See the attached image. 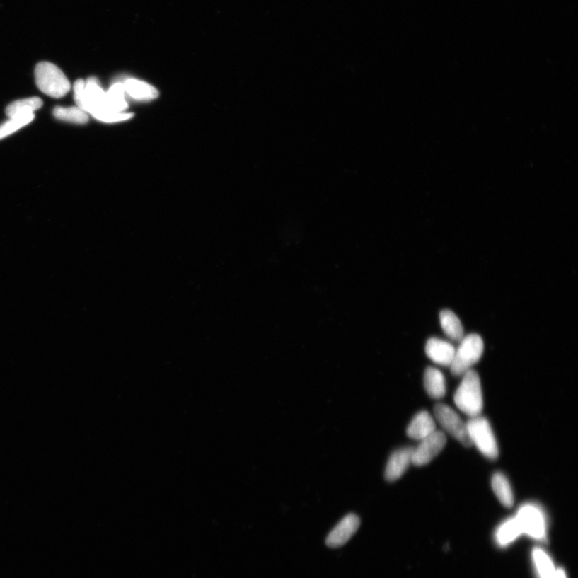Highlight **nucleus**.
Wrapping results in <instances>:
<instances>
[{"label": "nucleus", "instance_id": "1", "mask_svg": "<svg viewBox=\"0 0 578 578\" xmlns=\"http://www.w3.org/2000/svg\"><path fill=\"white\" fill-rule=\"evenodd\" d=\"M463 378L456 391L454 401L458 409L470 418L481 414L484 402L479 375L473 369L463 375Z\"/></svg>", "mask_w": 578, "mask_h": 578}, {"label": "nucleus", "instance_id": "2", "mask_svg": "<svg viewBox=\"0 0 578 578\" xmlns=\"http://www.w3.org/2000/svg\"><path fill=\"white\" fill-rule=\"evenodd\" d=\"M35 79L40 91L51 98L64 97L71 88L67 76L50 62H40L35 69Z\"/></svg>", "mask_w": 578, "mask_h": 578}, {"label": "nucleus", "instance_id": "3", "mask_svg": "<svg viewBox=\"0 0 578 578\" xmlns=\"http://www.w3.org/2000/svg\"><path fill=\"white\" fill-rule=\"evenodd\" d=\"M484 341L476 333L463 337L460 347L456 349L454 359L450 366L451 373L455 376H463L480 361L484 353Z\"/></svg>", "mask_w": 578, "mask_h": 578}, {"label": "nucleus", "instance_id": "4", "mask_svg": "<svg viewBox=\"0 0 578 578\" xmlns=\"http://www.w3.org/2000/svg\"><path fill=\"white\" fill-rule=\"evenodd\" d=\"M468 433L472 444L485 457L497 460L499 449L490 422L480 415L473 417L466 423Z\"/></svg>", "mask_w": 578, "mask_h": 578}, {"label": "nucleus", "instance_id": "5", "mask_svg": "<svg viewBox=\"0 0 578 578\" xmlns=\"http://www.w3.org/2000/svg\"><path fill=\"white\" fill-rule=\"evenodd\" d=\"M515 518L519 524L522 534L538 541L545 539L546 517L538 506L533 504L522 505Z\"/></svg>", "mask_w": 578, "mask_h": 578}, {"label": "nucleus", "instance_id": "6", "mask_svg": "<svg viewBox=\"0 0 578 578\" xmlns=\"http://www.w3.org/2000/svg\"><path fill=\"white\" fill-rule=\"evenodd\" d=\"M434 414L441 427L458 442L467 448L473 445L468 436L466 423L454 410L446 404L440 403L434 407Z\"/></svg>", "mask_w": 578, "mask_h": 578}, {"label": "nucleus", "instance_id": "7", "mask_svg": "<svg viewBox=\"0 0 578 578\" xmlns=\"http://www.w3.org/2000/svg\"><path fill=\"white\" fill-rule=\"evenodd\" d=\"M446 444L445 434L434 432L430 436L420 440V444L413 449L411 463L415 466H426L437 456Z\"/></svg>", "mask_w": 578, "mask_h": 578}, {"label": "nucleus", "instance_id": "8", "mask_svg": "<svg viewBox=\"0 0 578 578\" xmlns=\"http://www.w3.org/2000/svg\"><path fill=\"white\" fill-rule=\"evenodd\" d=\"M359 526V516L353 514L345 516L328 535L326 545L330 548L344 545L352 538Z\"/></svg>", "mask_w": 578, "mask_h": 578}, {"label": "nucleus", "instance_id": "9", "mask_svg": "<svg viewBox=\"0 0 578 578\" xmlns=\"http://www.w3.org/2000/svg\"><path fill=\"white\" fill-rule=\"evenodd\" d=\"M425 350L429 359L444 366H451L456 353L454 345L436 337L428 340Z\"/></svg>", "mask_w": 578, "mask_h": 578}, {"label": "nucleus", "instance_id": "10", "mask_svg": "<svg viewBox=\"0 0 578 578\" xmlns=\"http://www.w3.org/2000/svg\"><path fill=\"white\" fill-rule=\"evenodd\" d=\"M413 448H404L392 453L386 467L385 478L395 482L406 472L411 463Z\"/></svg>", "mask_w": 578, "mask_h": 578}, {"label": "nucleus", "instance_id": "11", "mask_svg": "<svg viewBox=\"0 0 578 578\" xmlns=\"http://www.w3.org/2000/svg\"><path fill=\"white\" fill-rule=\"evenodd\" d=\"M437 431L436 422L426 410L417 414L408 427V436L415 440H422Z\"/></svg>", "mask_w": 578, "mask_h": 578}, {"label": "nucleus", "instance_id": "12", "mask_svg": "<svg viewBox=\"0 0 578 578\" xmlns=\"http://www.w3.org/2000/svg\"><path fill=\"white\" fill-rule=\"evenodd\" d=\"M424 386L429 396L439 399L446 395V380L439 369L428 367L424 374Z\"/></svg>", "mask_w": 578, "mask_h": 578}, {"label": "nucleus", "instance_id": "13", "mask_svg": "<svg viewBox=\"0 0 578 578\" xmlns=\"http://www.w3.org/2000/svg\"><path fill=\"white\" fill-rule=\"evenodd\" d=\"M123 86L125 92L135 100H151L158 97L156 88L139 80L128 79L123 83Z\"/></svg>", "mask_w": 578, "mask_h": 578}, {"label": "nucleus", "instance_id": "14", "mask_svg": "<svg viewBox=\"0 0 578 578\" xmlns=\"http://www.w3.org/2000/svg\"><path fill=\"white\" fill-rule=\"evenodd\" d=\"M492 487L497 497L504 507L511 508L514 503V492L510 482L502 473H495L492 479Z\"/></svg>", "mask_w": 578, "mask_h": 578}, {"label": "nucleus", "instance_id": "15", "mask_svg": "<svg viewBox=\"0 0 578 578\" xmlns=\"http://www.w3.org/2000/svg\"><path fill=\"white\" fill-rule=\"evenodd\" d=\"M440 324L446 336L453 341L461 342L464 337L463 327L457 316L451 311H443L439 315Z\"/></svg>", "mask_w": 578, "mask_h": 578}, {"label": "nucleus", "instance_id": "16", "mask_svg": "<svg viewBox=\"0 0 578 578\" xmlns=\"http://www.w3.org/2000/svg\"><path fill=\"white\" fill-rule=\"evenodd\" d=\"M522 535L519 524L515 517L509 518L503 522L497 530V543L502 547L509 545Z\"/></svg>", "mask_w": 578, "mask_h": 578}, {"label": "nucleus", "instance_id": "17", "mask_svg": "<svg viewBox=\"0 0 578 578\" xmlns=\"http://www.w3.org/2000/svg\"><path fill=\"white\" fill-rule=\"evenodd\" d=\"M125 88L123 83L118 82L112 85L106 93L105 101V112H122L128 107L125 100Z\"/></svg>", "mask_w": 578, "mask_h": 578}, {"label": "nucleus", "instance_id": "18", "mask_svg": "<svg viewBox=\"0 0 578 578\" xmlns=\"http://www.w3.org/2000/svg\"><path fill=\"white\" fill-rule=\"evenodd\" d=\"M533 562L538 578H553L556 573L553 562L549 554L541 548H535L533 551Z\"/></svg>", "mask_w": 578, "mask_h": 578}, {"label": "nucleus", "instance_id": "19", "mask_svg": "<svg viewBox=\"0 0 578 578\" xmlns=\"http://www.w3.org/2000/svg\"><path fill=\"white\" fill-rule=\"evenodd\" d=\"M43 105V100L39 98H29L14 101L6 110V113L11 117L33 115Z\"/></svg>", "mask_w": 578, "mask_h": 578}, {"label": "nucleus", "instance_id": "20", "mask_svg": "<svg viewBox=\"0 0 578 578\" xmlns=\"http://www.w3.org/2000/svg\"><path fill=\"white\" fill-rule=\"evenodd\" d=\"M53 115L58 120L75 124L84 125L88 122V115L79 107H56Z\"/></svg>", "mask_w": 578, "mask_h": 578}, {"label": "nucleus", "instance_id": "21", "mask_svg": "<svg viewBox=\"0 0 578 578\" xmlns=\"http://www.w3.org/2000/svg\"><path fill=\"white\" fill-rule=\"evenodd\" d=\"M34 118V113H33V115L11 117L8 122L4 123L2 126H0V140L16 133V131L21 129L22 127L27 126V125L33 121Z\"/></svg>", "mask_w": 578, "mask_h": 578}, {"label": "nucleus", "instance_id": "22", "mask_svg": "<svg viewBox=\"0 0 578 578\" xmlns=\"http://www.w3.org/2000/svg\"><path fill=\"white\" fill-rule=\"evenodd\" d=\"M133 117L132 113L103 112L93 116L98 120L106 123H112L128 120Z\"/></svg>", "mask_w": 578, "mask_h": 578}, {"label": "nucleus", "instance_id": "23", "mask_svg": "<svg viewBox=\"0 0 578 578\" xmlns=\"http://www.w3.org/2000/svg\"><path fill=\"white\" fill-rule=\"evenodd\" d=\"M553 578H568L566 576L565 572L562 569H558L556 570L555 575H554Z\"/></svg>", "mask_w": 578, "mask_h": 578}]
</instances>
